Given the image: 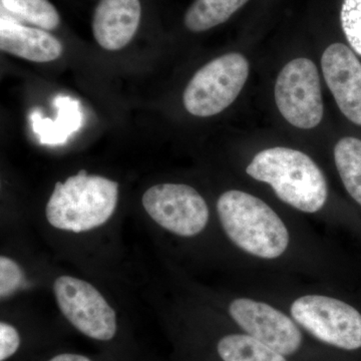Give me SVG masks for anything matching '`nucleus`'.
<instances>
[{"instance_id": "423d86ee", "label": "nucleus", "mask_w": 361, "mask_h": 361, "mask_svg": "<svg viewBox=\"0 0 361 361\" xmlns=\"http://www.w3.org/2000/svg\"><path fill=\"white\" fill-rule=\"evenodd\" d=\"M292 317L315 338L336 348H361V314L353 306L329 296L300 297L292 304Z\"/></svg>"}, {"instance_id": "2eb2a0df", "label": "nucleus", "mask_w": 361, "mask_h": 361, "mask_svg": "<svg viewBox=\"0 0 361 361\" xmlns=\"http://www.w3.org/2000/svg\"><path fill=\"white\" fill-rule=\"evenodd\" d=\"M217 350L224 361H286L283 355L246 334L223 337Z\"/></svg>"}, {"instance_id": "a211bd4d", "label": "nucleus", "mask_w": 361, "mask_h": 361, "mask_svg": "<svg viewBox=\"0 0 361 361\" xmlns=\"http://www.w3.org/2000/svg\"><path fill=\"white\" fill-rule=\"evenodd\" d=\"M341 20L349 44L361 56V0H344Z\"/></svg>"}, {"instance_id": "ddd939ff", "label": "nucleus", "mask_w": 361, "mask_h": 361, "mask_svg": "<svg viewBox=\"0 0 361 361\" xmlns=\"http://www.w3.org/2000/svg\"><path fill=\"white\" fill-rule=\"evenodd\" d=\"M54 106L59 109L58 118L54 122L49 118L44 120L37 111L32 116L33 130L39 135L40 141L47 145L65 142L68 135L80 129L82 123L78 102L68 97H59Z\"/></svg>"}, {"instance_id": "f8f14e48", "label": "nucleus", "mask_w": 361, "mask_h": 361, "mask_svg": "<svg viewBox=\"0 0 361 361\" xmlns=\"http://www.w3.org/2000/svg\"><path fill=\"white\" fill-rule=\"evenodd\" d=\"M0 49L35 63L56 61L63 51L61 42L47 30L21 25L4 11L0 20Z\"/></svg>"}, {"instance_id": "4468645a", "label": "nucleus", "mask_w": 361, "mask_h": 361, "mask_svg": "<svg viewBox=\"0 0 361 361\" xmlns=\"http://www.w3.org/2000/svg\"><path fill=\"white\" fill-rule=\"evenodd\" d=\"M248 0H195L185 16L190 32H202L224 23Z\"/></svg>"}, {"instance_id": "20e7f679", "label": "nucleus", "mask_w": 361, "mask_h": 361, "mask_svg": "<svg viewBox=\"0 0 361 361\" xmlns=\"http://www.w3.org/2000/svg\"><path fill=\"white\" fill-rule=\"evenodd\" d=\"M249 75V63L237 52L202 66L190 80L183 102L188 113L200 118L218 115L231 106Z\"/></svg>"}, {"instance_id": "f257e3e1", "label": "nucleus", "mask_w": 361, "mask_h": 361, "mask_svg": "<svg viewBox=\"0 0 361 361\" xmlns=\"http://www.w3.org/2000/svg\"><path fill=\"white\" fill-rule=\"evenodd\" d=\"M118 200V183L80 170L56 183L45 206V217L54 229L90 232L111 219Z\"/></svg>"}, {"instance_id": "dca6fc26", "label": "nucleus", "mask_w": 361, "mask_h": 361, "mask_svg": "<svg viewBox=\"0 0 361 361\" xmlns=\"http://www.w3.org/2000/svg\"><path fill=\"white\" fill-rule=\"evenodd\" d=\"M334 160L344 187L361 206V140L341 139L334 149Z\"/></svg>"}, {"instance_id": "f03ea898", "label": "nucleus", "mask_w": 361, "mask_h": 361, "mask_svg": "<svg viewBox=\"0 0 361 361\" xmlns=\"http://www.w3.org/2000/svg\"><path fill=\"white\" fill-rule=\"evenodd\" d=\"M253 179L267 183L285 203L305 213L319 211L327 199V184L320 168L297 149L274 147L261 151L246 169Z\"/></svg>"}, {"instance_id": "6e6552de", "label": "nucleus", "mask_w": 361, "mask_h": 361, "mask_svg": "<svg viewBox=\"0 0 361 361\" xmlns=\"http://www.w3.org/2000/svg\"><path fill=\"white\" fill-rule=\"evenodd\" d=\"M142 204L157 225L177 236H196L208 224L210 214L205 199L188 185L152 186L142 195Z\"/></svg>"}, {"instance_id": "7ed1b4c3", "label": "nucleus", "mask_w": 361, "mask_h": 361, "mask_svg": "<svg viewBox=\"0 0 361 361\" xmlns=\"http://www.w3.org/2000/svg\"><path fill=\"white\" fill-rule=\"evenodd\" d=\"M217 212L233 243L252 255L274 259L288 247V230L283 221L253 195L238 190L225 192L217 202Z\"/></svg>"}, {"instance_id": "0eeeda50", "label": "nucleus", "mask_w": 361, "mask_h": 361, "mask_svg": "<svg viewBox=\"0 0 361 361\" xmlns=\"http://www.w3.org/2000/svg\"><path fill=\"white\" fill-rule=\"evenodd\" d=\"M275 102L285 120L299 129H313L324 114L319 75L310 59L289 61L275 84Z\"/></svg>"}, {"instance_id": "412c9836", "label": "nucleus", "mask_w": 361, "mask_h": 361, "mask_svg": "<svg viewBox=\"0 0 361 361\" xmlns=\"http://www.w3.org/2000/svg\"><path fill=\"white\" fill-rule=\"evenodd\" d=\"M49 361H92L87 356L77 355V353H61L56 355Z\"/></svg>"}, {"instance_id": "f3484780", "label": "nucleus", "mask_w": 361, "mask_h": 361, "mask_svg": "<svg viewBox=\"0 0 361 361\" xmlns=\"http://www.w3.org/2000/svg\"><path fill=\"white\" fill-rule=\"evenodd\" d=\"M1 8L18 18L44 30H54L61 23L56 7L49 0H0Z\"/></svg>"}, {"instance_id": "6ab92c4d", "label": "nucleus", "mask_w": 361, "mask_h": 361, "mask_svg": "<svg viewBox=\"0 0 361 361\" xmlns=\"http://www.w3.org/2000/svg\"><path fill=\"white\" fill-rule=\"evenodd\" d=\"M25 282V273L13 259L0 257V297L2 300L13 295Z\"/></svg>"}, {"instance_id": "39448f33", "label": "nucleus", "mask_w": 361, "mask_h": 361, "mask_svg": "<svg viewBox=\"0 0 361 361\" xmlns=\"http://www.w3.org/2000/svg\"><path fill=\"white\" fill-rule=\"evenodd\" d=\"M59 310L80 334L99 341L115 337L116 311L103 294L87 280L61 275L52 284Z\"/></svg>"}, {"instance_id": "9d476101", "label": "nucleus", "mask_w": 361, "mask_h": 361, "mask_svg": "<svg viewBox=\"0 0 361 361\" xmlns=\"http://www.w3.org/2000/svg\"><path fill=\"white\" fill-rule=\"evenodd\" d=\"M322 68L339 110L361 126L360 61L346 45L334 44L323 52Z\"/></svg>"}, {"instance_id": "1a4fd4ad", "label": "nucleus", "mask_w": 361, "mask_h": 361, "mask_svg": "<svg viewBox=\"0 0 361 361\" xmlns=\"http://www.w3.org/2000/svg\"><path fill=\"white\" fill-rule=\"evenodd\" d=\"M229 313L248 336L281 355H293L302 343V334L295 323L268 304L248 298L235 299L230 304Z\"/></svg>"}, {"instance_id": "9b49d317", "label": "nucleus", "mask_w": 361, "mask_h": 361, "mask_svg": "<svg viewBox=\"0 0 361 361\" xmlns=\"http://www.w3.org/2000/svg\"><path fill=\"white\" fill-rule=\"evenodd\" d=\"M142 7L140 0H99L92 18V33L106 51H120L135 37Z\"/></svg>"}, {"instance_id": "aec40b11", "label": "nucleus", "mask_w": 361, "mask_h": 361, "mask_svg": "<svg viewBox=\"0 0 361 361\" xmlns=\"http://www.w3.org/2000/svg\"><path fill=\"white\" fill-rule=\"evenodd\" d=\"M20 336L18 329L9 323H0V361H6L18 351Z\"/></svg>"}]
</instances>
